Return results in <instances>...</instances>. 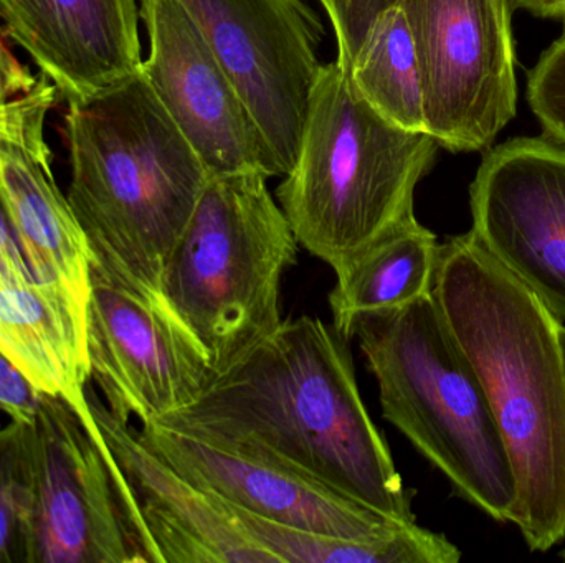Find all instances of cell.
Returning <instances> with one entry per match:
<instances>
[{
    "label": "cell",
    "mask_w": 565,
    "mask_h": 563,
    "mask_svg": "<svg viewBox=\"0 0 565 563\" xmlns=\"http://www.w3.org/2000/svg\"><path fill=\"white\" fill-rule=\"evenodd\" d=\"M161 425L247 446L402 522H417L355 380L349 339L318 317L282 320L192 405Z\"/></svg>",
    "instance_id": "cell-1"
},
{
    "label": "cell",
    "mask_w": 565,
    "mask_h": 563,
    "mask_svg": "<svg viewBox=\"0 0 565 563\" xmlns=\"http://www.w3.org/2000/svg\"><path fill=\"white\" fill-rule=\"evenodd\" d=\"M480 377L518 481L527 548L565 538V367L557 320L468 231L440 245L431 290Z\"/></svg>",
    "instance_id": "cell-2"
},
{
    "label": "cell",
    "mask_w": 565,
    "mask_h": 563,
    "mask_svg": "<svg viewBox=\"0 0 565 563\" xmlns=\"http://www.w3.org/2000/svg\"><path fill=\"white\" fill-rule=\"evenodd\" d=\"M66 144V198L92 270L169 314L166 263L211 177L198 152L141 69L68 102Z\"/></svg>",
    "instance_id": "cell-3"
},
{
    "label": "cell",
    "mask_w": 565,
    "mask_h": 563,
    "mask_svg": "<svg viewBox=\"0 0 565 563\" xmlns=\"http://www.w3.org/2000/svg\"><path fill=\"white\" fill-rule=\"evenodd\" d=\"M437 145L379 115L338 62L319 66L295 167L277 188L299 247L339 274L414 220Z\"/></svg>",
    "instance_id": "cell-4"
},
{
    "label": "cell",
    "mask_w": 565,
    "mask_h": 563,
    "mask_svg": "<svg viewBox=\"0 0 565 563\" xmlns=\"http://www.w3.org/2000/svg\"><path fill=\"white\" fill-rule=\"evenodd\" d=\"M379 387L382 415L494 521L511 522L518 481L477 370L448 329L434 294L354 327Z\"/></svg>",
    "instance_id": "cell-5"
},
{
    "label": "cell",
    "mask_w": 565,
    "mask_h": 563,
    "mask_svg": "<svg viewBox=\"0 0 565 563\" xmlns=\"http://www.w3.org/2000/svg\"><path fill=\"white\" fill-rule=\"evenodd\" d=\"M260 171L211 175L164 274L169 314L214 377L281 326V281L299 243Z\"/></svg>",
    "instance_id": "cell-6"
},
{
    "label": "cell",
    "mask_w": 565,
    "mask_h": 563,
    "mask_svg": "<svg viewBox=\"0 0 565 563\" xmlns=\"http://www.w3.org/2000/svg\"><path fill=\"white\" fill-rule=\"evenodd\" d=\"M511 0H398L417 53L425 126L448 151L490 148L516 116Z\"/></svg>",
    "instance_id": "cell-7"
},
{
    "label": "cell",
    "mask_w": 565,
    "mask_h": 563,
    "mask_svg": "<svg viewBox=\"0 0 565 563\" xmlns=\"http://www.w3.org/2000/svg\"><path fill=\"white\" fill-rule=\"evenodd\" d=\"M250 109L270 177L295 167L324 30L301 0H178Z\"/></svg>",
    "instance_id": "cell-8"
},
{
    "label": "cell",
    "mask_w": 565,
    "mask_h": 563,
    "mask_svg": "<svg viewBox=\"0 0 565 563\" xmlns=\"http://www.w3.org/2000/svg\"><path fill=\"white\" fill-rule=\"evenodd\" d=\"M26 563H142L108 456L88 416L43 396L30 423Z\"/></svg>",
    "instance_id": "cell-9"
},
{
    "label": "cell",
    "mask_w": 565,
    "mask_h": 563,
    "mask_svg": "<svg viewBox=\"0 0 565 563\" xmlns=\"http://www.w3.org/2000/svg\"><path fill=\"white\" fill-rule=\"evenodd\" d=\"M82 416L108 456L142 563H277L224 501L152 452L89 386Z\"/></svg>",
    "instance_id": "cell-10"
},
{
    "label": "cell",
    "mask_w": 565,
    "mask_h": 563,
    "mask_svg": "<svg viewBox=\"0 0 565 563\" xmlns=\"http://www.w3.org/2000/svg\"><path fill=\"white\" fill-rule=\"evenodd\" d=\"M471 235L565 321V148L516 138L484 154L471 182Z\"/></svg>",
    "instance_id": "cell-11"
},
{
    "label": "cell",
    "mask_w": 565,
    "mask_h": 563,
    "mask_svg": "<svg viewBox=\"0 0 565 563\" xmlns=\"http://www.w3.org/2000/svg\"><path fill=\"white\" fill-rule=\"evenodd\" d=\"M86 349L103 402L141 426L192 405L214 380L202 350L168 313L93 270Z\"/></svg>",
    "instance_id": "cell-12"
},
{
    "label": "cell",
    "mask_w": 565,
    "mask_h": 563,
    "mask_svg": "<svg viewBox=\"0 0 565 563\" xmlns=\"http://www.w3.org/2000/svg\"><path fill=\"white\" fill-rule=\"evenodd\" d=\"M149 39L141 72L209 175L260 171L267 152L224 63L178 0H139Z\"/></svg>",
    "instance_id": "cell-13"
},
{
    "label": "cell",
    "mask_w": 565,
    "mask_h": 563,
    "mask_svg": "<svg viewBox=\"0 0 565 563\" xmlns=\"http://www.w3.org/2000/svg\"><path fill=\"white\" fill-rule=\"evenodd\" d=\"M142 442L202 491L285 528L332 538H377L402 522L247 446L209 442L161 423Z\"/></svg>",
    "instance_id": "cell-14"
},
{
    "label": "cell",
    "mask_w": 565,
    "mask_h": 563,
    "mask_svg": "<svg viewBox=\"0 0 565 563\" xmlns=\"http://www.w3.org/2000/svg\"><path fill=\"white\" fill-rule=\"evenodd\" d=\"M58 99L45 76L0 106V201L33 280L88 307L92 253L52 171L45 121Z\"/></svg>",
    "instance_id": "cell-15"
},
{
    "label": "cell",
    "mask_w": 565,
    "mask_h": 563,
    "mask_svg": "<svg viewBox=\"0 0 565 563\" xmlns=\"http://www.w3.org/2000/svg\"><path fill=\"white\" fill-rule=\"evenodd\" d=\"M138 0H0L6 35L66 102L141 69Z\"/></svg>",
    "instance_id": "cell-16"
},
{
    "label": "cell",
    "mask_w": 565,
    "mask_h": 563,
    "mask_svg": "<svg viewBox=\"0 0 565 563\" xmlns=\"http://www.w3.org/2000/svg\"><path fill=\"white\" fill-rule=\"evenodd\" d=\"M86 310L60 288L0 280V353L43 396L86 409L89 383Z\"/></svg>",
    "instance_id": "cell-17"
},
{
    "label": "cell",
    "mask_w": 565,
    "mask_h": 563,
    "mask_svg": "<svg viewBox=\"0 0 565 563\" xmlns=\"http://www.w3.org/2000/svg\"><path fill=\"white\" fill-rule=\"evenodd\" d=\"M438 253L437 237L417 217L369 248L335 274L328 296L334 329L351 340L362 317L401 310L431 294Z\"/></svg>",
    "instance_id": "cell-18"
},
{
    "label": "cell",
    "mask_w": 565,
    "mask_h": 563,
    "mask_svg": "<svg viewBox=\"0 0 565 563\" xmlns=\"http://www.w3.org/2000/svg\"><path fill=\"white\" fill-rule=\"evenodd\" d=\"M225 505L277 563H457L461 559L457 545L417 522L377 538H332L274 524Z\"/></svg>",
    "instance_id": "cell-19"
},
{
    "label": "cell",
    "mask_w": 565,
    "mask_h": 563,
    "mask_svg": "<svg viewBox=\"0 0 565 563\" xmlns=\"http://www.w3.org/2000/svg\"><path fill=\"white\" fill-rule=\"evenodd\" d=\"M349 78L379 115L408 131L427 132L417 53L401 7L385 10L369 26Z\"/></svg>",
    "instance_id": "cell-20"
},
{
    "label": "cell",
    "mask_w": 565,
    "mask_h": 563,
    "mask_svg": "<svg viewBox=\"0 0 565 563\" xmlns=\"http://www.w3.org/2000/svg\"><path fill=\"white\" fill-rule=\"evenodd\" d=\"M32 509L30 423L0 426V563H26Z\"/></svg>",
    "instance_id": "cell-21"
},
{
    "label": "cell",
    "mask_w": 565,
    "mask_h": 563,
    "mask_svg": "<svg viewBox=\"0 0 565 563\" xmlns=\"http://www.w3.org/2000/svg\"><path fill=\"white\" fill-rule=\"evenodd\" d=\"M527 101L544 131L565 145V36L556 40L531 69Z\"/></svg>",
    "instance_id": "cell-22"
},
{
    "label": "cell",
    "mask_w": 565,
    "mask_h": 563,
    "mask_svg": "<svg viewBox=\"0 0 565 563\" xmlns=\"http://www.w3.org/2000/svg\"><path fill=\"white\" fill-rule=\"evenodd\" d=\"M338 42L335 62L349 72L369 26L398 0H321Z\"/></svg>",
    "instance_id": "cell-23"
},
{
    "label": "cell",
    "mask_w": 565,
    "mask_h": 563,
    "mask_svg": "<svg viewBox=\"0 0 565 563\" xmlns=\"http://www.w3.org/2000/svg\"><path fill=\"white\" fill-rule=\"evenodd\" d=\"M43 393L32 380L0 353V413L9 422L32 423L39 413Z\"/></svg>",
    "instance_id": "cell-24"
},
{
    "label": "cell",
    "mask_w": 565,
    "mask_h": 563,
    "mask_svg": "<svg viewBox=\"0 0 565 563\" xmlns=\"http://www.w3.org/2000/svg\"><path fill=\"white\" fill-rule=\"evenodd\" d=\"M39 79L19 62L0 32V106L29 93Z\"/></svg>",
    "instance_id": "cell-25"
},
{
    "label": "cell",
    "mask_w": 565,
    "mask_h": 563,
    "mask_svg": "<svg viewBox=\"0 0 565 563\" xmlns=\"http://www.w3.org/2000/svg\"><path fill=\"white\" fill-rule=\"evenodd\" d=\"M0 280L15 284L35 281L26 267L25 258L20 251L15 237H13L2 201H0Z\"/></svg>",
    "instance_id": "cell-26"
},
{
    "label": "cell",
    "mask_w": 565,
    "mask_h": 563,
    "mask_svg": "<svg viewBox=\"0 0 565 563\" xmlns=\"http://www.w3.org/2000/svg\"><path fill=\"white\" fill-rule=\"evenodd\" d=\"M511 3L543 19H565V0H511Z\"/></svg>",
    "instance_id": "cell-27"
},
{
    "label": "cell",
    "mask_w": 565,
    "mask_h": 563,
    "mask_svg": "<svg viewBox=\"0 0 565 563\" xmlns=\"http://www.w3.org/2000/svg\"><path fill=\"white\" fill-rule=\"evenodd\" d=\"M561 349H563V359H564V367H565V326L563 324V327H561Z\"/></svg>",
    "instance_id": "cell-28"
},
{
    "label": "cell",
    "mask_w": 565,
    "mask_h": 563,
    "mask_svg": "<svg viewBox=\"0 0 565 563\" xmlns=\"http://www.w3.org/2000/svg\"><path fill=\"white\" fill-rule=\"evenodd\" d=\"M561 559H563V561L565 562V549L563 552H561Z\"/></svg>",
    "instance_id": "cell-29"
}]
</instances>
